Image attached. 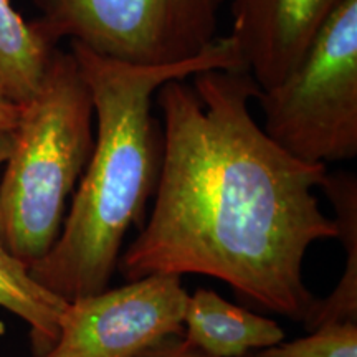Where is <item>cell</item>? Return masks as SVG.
Wrapping results in <instances>:
<instances>
[{"instance_id": "obj_9", "label": "cell", "mask_w": 357, "mask_h": 357, "mask_svg": "<svg viewBox=\"0 0 357 357\" xmlns=\"http://www.w3.org/2000/svg\"><path fill=\"white\" fill-rule=\"evenodd\" d=\"M319 189L334 208L336 238L346 252V270L334 291L318 301L305 323L307 331L324 323L357 321V178L351 172H326Z\"/></svg>"}, {"instance_id": "obj_6", "label": "cell", "mask_w": 357, "mask_h": 357, "mask_svg": "<svg viewBox=\"0 0 357 357\" xmlns=\"http://www.w3.org/2000/svg\"><path fill=\"white\" fill-rule=\"evenodd\" d=\"M181 278L147 275L66 303L55 344L40 357H137L182 336L189 293Z\"/></svg>"}, {"instance_id": "obj_15", "label": "cell", "mask_w": 357, "mask_h": 357, "mask_svg": "<svg viewBox=\"0 0 357 357\" xmlns=\"http://www.w3.org/2000/svg\"><path fill=\"white\" fill-rule=\"evenodd\" d=\"M13 144V131L12 132H0V169L7 162L10 155Z\"/></svg>"}, {"instance_id": "obj_1", "label": "cell", "mask_w": 357, "mask_h": 357, "mask_svg": "<svg viewBox=\"0 0 357 357\" xmlns=\"http://www.w3.org/2000/svg\"><path fill=\"white\" fill-rule=\"evenodd\" d=\"M260 91L248 71L230 70L155 91L164 151L154 208L118 270L128 281L212 276L263 311L306 323L319 300L305 283V255L337 236L314 195L328 166L266 136L250 111Z\"/></svg>"}, {"instance_id": "obj_13", "label": "cell", "mask_w": 357, "mask_h": 357, "mask_svg": "<svg viewBox=\"0 0 357 357\" xmlns=\"http://www.w3.org/2000/svg\"><path fill=\"white\" fill-rule=\"evenodd\" d=\"M137 357H212L205 352L199 351L185 341L182 336H172L167 339H162L158 344H154L149 349L141 352ZM253 357V356H247Z\"/></svg>"}, {"instance_id": "obj_4", "label": "cell", "mask_w": 357, "mask_h": 357, "mask_svg": "<svg viewBox=\"0 0 357 357\" xmlns=\"http://www.w3.org/2000/svg\"><path fill=\"white\" fill-rule=\"evenodd\" d=\"M265 126L281 149L307 164L357 155V0H344L278 84L261 89Z\"/></svg>"}, {"instance_id": "obj_7", "label": "cell", "mask_w": 357, "mask_h": 357, "mask_svg": "<svg viewBox=\"0 0 357 357\" xmlns=\"http://www.w3.org/2000/svg\"><path fill=\"white\" fill-rule=\"evenodd\" d=\"M344 0H234L230 38L260 89L278 84Z\"/></svg>"}, {"instance_id": "obj_12", "label": "cell", "mask_w": 357, "mask_h": 357, "mask_svg": "<svg viewBox=\"0 0 357 357\" xmlns=\"http://www.w3.org/2000/svg\"><path fill=\"white\" fill-rule=\"evenodd\" d=\"M253 357H357V321L324 323L307 336L281 341Z\"/></svg>"}, {"instance_id": "obj_2", "label": "cell", "mask_w": 357, "mask_h": 357, "mask_svg": "<svg viewBox=\"0 0 357 357\" xmlns=\"http://www.w3.org/2000/svg\"><path fill=\"white\" fill-rule=\"evenodd\" d=\"M71 53L91 93L96 141L56 242L30 268L42 287L66 303L109 288L124 236L144 218L164 151L162 129L153 114L155 91L204 70L247 71L230 35L202 55L164 66L123 63L77 42H71Z\"/></svg>"}, {"instance_id": "obj_5", "label": "cell", "mask_w": 357, "mask_h": 357, "mask_svg": "<svg viewBox=\"0 0 357 357\" xmlns=\"http://www.w3.org/2000/svg\"><path fill=\"white\" fill-rule=\"evenodd\" d=\"M45 40L70 38L96 55L139 66L192 60L215 43L225 0H33Z\"/></svg>"}, {"instance_id": "obj_14", "label": "cell", "mask_w": 357, "mask_h": 357, "mask_svg": "<svg viewBox=\"0 0 357 357\" xmlns=\"http://www.w3.org/2000/svg\"><path fill=\"white\" fill-rule=\"evenodd\" d=\"M22 116V106L0 96V132H12Z\"/></svg>"}, {"instance_id": "obj_11", "label": "cell", "mask_w": 357, "mask_h": 357, "mask_svg": "<svg viewBox=\"0 0 357 357\" xmlns=\"http://www.w3.org/2000/svg\"><path fill=\"white\" fill-rule=\"evenodd\" d=\"M0 307L29 324L32 349L40 357L55 344L66 301L42 287L0 242Z\"/></svg>"}, {"instance_id": "obj_3", "label": "cell", "mask_w": 357, "mask_h": 357, "mask_svg": "<svg viewBox=\"0 0 357 357\" xmlns=\"http://www.w3.org/2000/svg\"><path fill=\"white\" fill-rule=\"evenodd\" d=\"M93 118L77 58L56 48L37 95L22 106L0 182V242L29 268L60 235L95 146Z\"/></svg>"}, {"instance_id": "obj_10", "label": "cell", "mask_w": 357, "mask_h": 357, "mask_svg": "<svg viewBox=\"0 0 357 357\" xmlns=\"http://www.w3.org/2000/svg\"><path fill=\"white\" fill-rule=\"evenodd\" d=\"M56 45L0 0V96L24 106L37 95Z\"/></svg>"}, {"instance_id": "obj_8", "label": "cell", "mask_w": 357, "mask_h": 357, "mask_svg": "<svg viewBox=\"0 0 357 357\" xmlns=\"http://www.w3.org/2000/svg\"><path fill=\"white\" fill-rule=\"evenodd\" d=\"M182 337L212 357H247L284 341L283 328L208 288L189 294Z\"/></svg>"}]
</instances>
